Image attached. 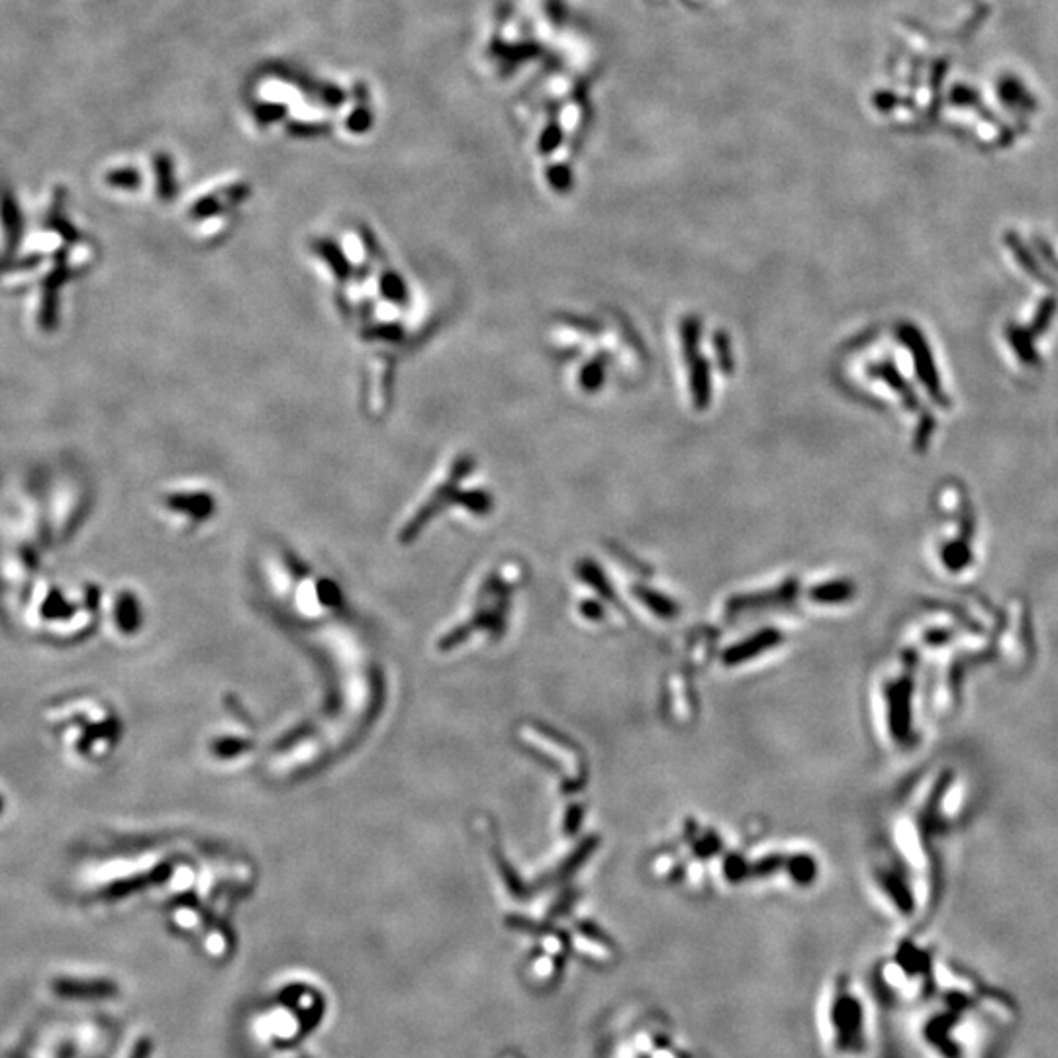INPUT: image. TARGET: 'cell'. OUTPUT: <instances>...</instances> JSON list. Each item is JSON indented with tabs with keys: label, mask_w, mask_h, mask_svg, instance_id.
Listing matches in <instances>:
<instances>
[{
	"label": "cell",
	"mask_w": 1058,
	"mask_h": 1058,
	"mask_svg": "<svg viewBox=\"0 0 1058 1058\" xmlns=\"http://www.w3.org/2000/svg\"><path fill=\"white\" fill-rule=\"evenodd\" d=\"M474 467L476 461L473 457V453H459L457 457H453L449 467L446 469V474L433 484V489L426 494V499L421 500L414 514L410 516V520L402 527V537H404L406 542H410L412 537H416L420 533V529L426 527L438 514L446 512L447 507L455 506L463 489L461 484L474 473Z\"/></svg>",
	"instance_id": "7a4b0ae2"
},
{
	"label": "cell",
	"mask_w": 1058,
	"mask_h": 1058,
	"mask_svg": "<svg viewBox=\"0 0 1058 1058\" xmlns=\"http://www.w3.org/2000/svg\"><path fill=\"white\" fill-rule=\"evenodd\" d=\"M377 291L380 300L388 306H396V308H402L410 300V291L404 277L393 267H383V271L378 273Z\"/></svg>",
	"instance_id": "5b68a950"
},
{
	"label": "cell",
	"mask_w": 1058,
	"mask_h": 1058,
	"mask_svg": "<svg viewBox=\"0 0 1058 1058\" xmlns=\"http://www.w3.org/2000/svg\"><path fill=\"white\" fill-rule=\"evenodd\" d=\"M312 253L325 264V269L330 271L337 284H349L355 274V267L351 259L347 257V253L335 241L316 239L312 243Z\"/></svg>",
	"instance_id": "3957f363"
},
{
	"label": "cell",
	"mask_w": 1058,
	"mask_h": 1058,
	"mask_svg": "<svg viewBox=\"0 0 1058 1058\" xmlns=\"http://www.w3.org/2000/svg\"><path fill=\"white\" fill-rule=\"evenodd\" d=\"M864 1008L846 986H839L833 998L825 1003V1028L833 1053L841 1056H859L864 1051L866 1028Z\"/></svg>",
	"instance_id": "6da1fadb"
},
{
	"label": "cell",
	"mask_w": 1058,
	"mask_h": 1058,
	"mask_svg": "<svg viewBox=\"0 0 1058 1058\" xmlns=\"http://www.w3.org/2000/svg\"><path fill=\"white\" fill-rule=\"evenodd\" d=\"M53 990L71 1000H104L116 993L114 984L104 980H57Z\"/></svg>",
	"instance_id": "277c9868"
},
{
	"label": "cell",
	"mask_w": 1058,
	"mask_h": 1058,
	"mask_svg": "<svg viewBox=\"0 0 1058 1058\" xmlns=\"http://www.w3.org/2000/svg\"><path fill=\"white\" fill-rule=\"evenodd\" d=\"M455 506L474 516H489L494 507V494L489 489H484V486L461 489Z\"/></svg>",
	"instance_id": "8992f818"
},
{
	"label": "cell",
	"mask_w": 1058,
	"mask_h": 1058,
	"mask_svg": "<svg viewBox=\"0 0 1058 1058\" xmlns=\"http://www.w3.org/2000/svg\"><path fill=\"white\" fill-rule=\"evenodd\" d=\"M150 1053H152L150 1041H140V1043L135 1045V1049H134V1053H132L130 1058H150Z\"/></svg>",
	"instance_id": "52a82bcc"
}]
</instances>
